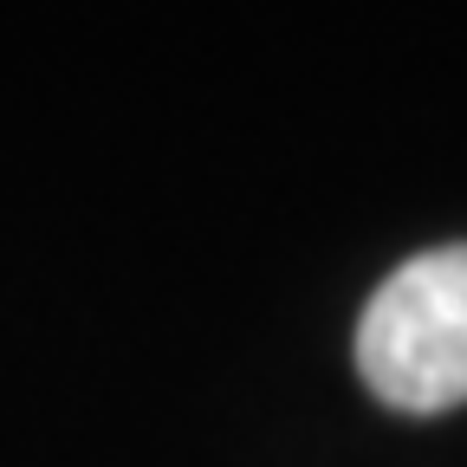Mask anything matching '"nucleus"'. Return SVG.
<instances>
[{
	"label": "nucleus",
	"mask_w": 467,
	"mask_h": 467,
	"mask_svg": "<svg viewBox=\"0 0 467 467\" xmlns=\"http://www.w3.org/2000/svg\"><path fill=\"white\" fill-rule=\"evenodd\" d=\"M364 383L409 416L467 402V241L402 260L358 318Z\"/></svg>",
	"instance_id": "f257e3e1"
}]
</instances>
